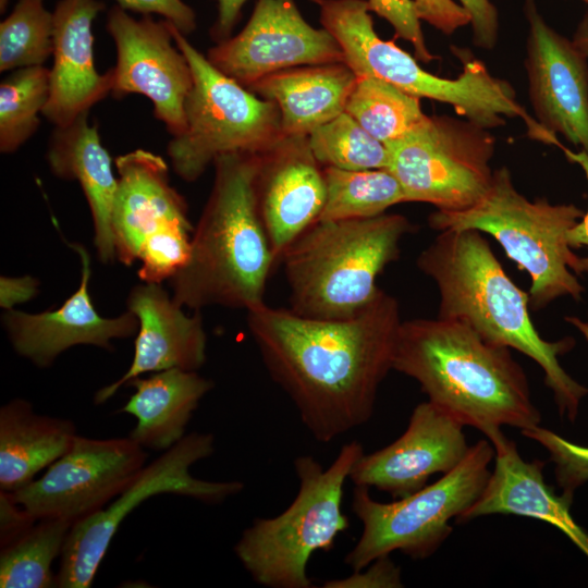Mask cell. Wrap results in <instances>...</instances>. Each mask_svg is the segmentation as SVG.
<instances>
[{
  "label": "cell",
  "mask_w": 588,
  "mask_h": 588,
  "mask_svg": "<svg viewBox=\"0 0 588 588\" xmlns=\"http://www.w3.org/2000/svg\"><path fill=\"white\" fill-rule=\"evenodd\" d=\"M400 305L382 289L356 315L314 319L266 303L247 310V326L272 380L321 443L366 424L380 384L393 369Z\"/></svg>",
  "instance_id": "obj_1"
},
{
  "label": "cell",
  "mask_w": 588,
  "mask_h": 588,
  "mask_svg": "<svg viewBox=\"0 0 588 588\" xmlns=\"http://www.w3.org/2000/svg\"><path fill=\"white\" fill-rule=\"evenodd\" d=\"M510 350L463 322L416 318L400 326L393 370L416 380L428 401L485 436L504 426L534 428L541 414Z\"/></svg>",
  "instance_id": "obj_2"
},
{
  "label": "cell",
  "mask_w": 588,
  "mask_h": 588,
  "mask_svg": "<svg viewBox=\"0 0 588 588\" xmlns=\"http://www.w3.org/2000/svg\"><path fill=\"white\" fill-rule=\"evenodd\" d=\"M439 291L438 317L463 322L488 342L514 348L541 367L561 417L574 421L588 388L561 366L575 341L544 340L529 315L528 293L507 275L481 232L440 231L417 258Z\"/></svg>",
  "instance_id": "obj_3"
},
{
  "label": "cell",
  "mask_w": 588,
  "mask_h": 588,
  "mask_svg": "<svg viewBox=\"0 0 588 588\" xmlns=\"http://www.w3.org/2000/svg\"><path fill=\"white\" fill-rule=\"evenodd\" d=\"M260 155L216 159L212 188L191 241L186 264L169 280L182 307L244 308L264 302L278 260L261 221L255 181Z\"/></svg>",
  "instance_id": "obj_4"
},
{
  "label": "cell",
  "mask_w": 588,
  "mask_h": 588,
  "mask_svg": "<svg viewBox=\"0 0 588 588\" xmlns=\"http://www.w3.org/2000/svg\"><path fill=\"white\" fill-rule=\"evenodd\" d=\"M319 5L323 28L336 39L344 62L356 76H376L415 97L448 103L457 114L486 130L505 125V119H520L531 139L560 145L556 135L541 126L517 101L511 84L493 76L480 60L458 49L456 56L463 63L458 76H437L393 41L377 35L367 0H323Z\"/></svg>",
  "instance_id": "obj_5"
},
{
  "label": "cell",
  "mask_w": 588,
  "mask_h": 588,
  "mask_svg": "<svg viewBox=\"0 0 588 588\" xmlns=\"http://www.w3.org/2000/svg\"><path fill=\"white\" fill-rule=\"evenodd\" d=\"M413 231L397 213L367 219L318 220L282 254L290 309L314 319L350 318L381 291L377 278L396 260Z\"/></svg>",
  "instance_id": "obj_6"
},
{
  "label": "cell",
  "mask_w": 588,
  "mask_h": 588,
  "mask_svg": "<svg viewBox=\"0 0 588 588\" xmlns=\"http://www.w3.org/2000/svg\"><path fill=\"white\" fill-rule=\"evenodd\" d=\"M584 213L573 204L529 200L516 189L509 169L501 167L493 170L488 191L474 206L437 210L429 225L437 231L476 230L493 236L528 273L529 307L537 311L563 296L579 301L585 291L574 274L581 273V257L567 242V232Z\"/></svg>",
  "instance_id": "obj_7"
},
{
  "label": "cell",
  "mask_w": 588,
  "mask_h": 588,
  "mask_svg": "<svg viewBox=\"0 0 588 588\" xmlns=\"http://www.w3.org/2000/svg\"><path fill=\"white\" fill-rule=\"evenodd\" d=\"M364 454L358 441L344 444L328 468L310 455L294 460L298 491L272 518H256L234 546L243 567L268 588H310L307 564L316 551H330L350 527L342 512L343 487Z\"/></svg>",
  "instance_id": "obj_8"
},
{
  "label": "cell",
  "mask_w": 588,
  "mask_h": 588,
  "mask_svg": "<svg viewBox=\"0 0 588 588\" xmlns=\"http://www.w3.org/2000/svg\"><path fill=\"white\" fill-rule=\"evenodd\" d=\"M493 458L492 443L481 439L436 482L390 503L373 500L368 487L355 486L352 511L363 529L345 555V564L359 571L394 551L414 560L432 555L452 532L451 520L461 516L482 492Z\"/></svg>",
  "instance_id": "obj_9"
},
{
  "label": "cell",
  "mask_w": 588,
  "mask_h": 588,
  "mask_svg": "<svg viewBox=\"0 0 588 588\" xmlns=\"http://www.w3.org/2000/svg\"><path fill=\"white\" fill-rule=\"evenodd\" d=\"M170 28L193 73L184 131L167 147L175 174L194 182L222 155L269 150L283 137L278 107L220 72L185 35Z\"/></svg>",
  "instance_id": "obj_10"
},
{
  "label": "cell",
  "mask_w": 588,
  "mask_h": 588,
  "mask_svg": "<svg viewBox=\"0 0 588 588\" xmlns=\"http://www.w3.org/2000/svg\"><path fill=\"white\" fill-rule=\"evenodd\" d=\"M215 452V436L193 432L159 457L146 464L138 475L110 503L72 525L56 574L58 588H88L121 523L142 502L170 493L207 504H219L238 494L241 481H210L194 477L191 467Z\"/></svg>",
  "instance_id": "obj_11"
},
{
  "label": "cell",
  "mask_w": 588,
  "mask_h": 588,
  "mask_svg": "<svg viewBox=\"0 0 588 588\" xmlns=\"http://www.w3.org/2000/svg\"><path fill=\"white\" fill-rule=\"evenodd\" d=\"M385 145L388 169L400 182L406 201L461 211L474 206L491 184L494 137L467 120L426 115Z\"/></svg>",
  "instance_id": "obj_12"
},
{
  "label": "cell",
  "mask_w": 588,
  "mask_h": 588,
  "mask_svg": "<svg viewBox=\"0 0 588 588\" xmlns=\"http://www.w3.org/2000/svg\"><path fill=\"white\" fill-rule=\"evenodd\" d=\"M147 457L130 436L93 439L78 434L39 478L12 495L37 519L58 518L73 525L110 503L138 475Z\"/></svg>",
  "instance_id": "obj_13"
},
{
  "label": "cell",
  "mask_w": 588,
  "mask_h": 588,
  "mask_svg": "<svg viewBox=\"0 0 588 588\" xmlns=\"http://www.w3.org/2000/svg\"><path fill=\"white\" fill-rule=\"evenodd\" d=\"M107 30L117 51L111 94L115 98L130 94L147 97L155 118L172 137L180 135L185 127L184 106L193 87V73L170 24L149 15L136 20L115 5L108 13Z\"/></svg>",
  "instance_id": "obj_14"
},
{
  "label": "cell",
  "mask_w": 588,
  "mask_h": 588,
  "mask_svg": "<svg viewBox=\"0 0 588 588\" xmlns=\"http://www.w3.org/2000/svg\"><path fill=\"white\" fill-rule=\"evenodd\" d=\"M207 59L248 89L282 70L344 62V53L330 32L304 20L294 0H258L245 27L209 49Z\"/></svg>",
  "instance_id": "obj_15"
},
{
  "label": "cell",
  "mask_w": 588,
  "mask_h": 588,
  "mask_svg": "<svg viewBox=\"0 0 588 588\" xmlns=\"http://www.w3.org/2000/svg\"><path fill=\"white\" fill-rule=\"evenodd\" d=\"M524 13L525 68L535 118L588 154V58L544 21L535 0H524Z\"/></svg>",
  "instance_id": "obj_16"
},
{
  "label": "cell",
  "mask_w": 588,
  "mask_h": 588,
  "mask_svg": "<svg viewBox=\"0 0 588 588\" xmlns=\"http://www.w3.org/2000/svg\"><path fill=\"white\" fill-rule=\"evenodd\" d=\"M464 426L430 401L418 404L406 430L392 443L363 454L350 474L355 486L376 488L393 499L424 488L438 473L454 468L467 454Z\"/></svg>",
  "instance_id": "obj_17"
},
{
  "label": "cell",
  "mask_w": 588,
  "mask_h": 588,
  "mask_svg": "<svg viewBox=\"0 0 588 588\" xmlns=\"http://www.w3.org/2000/svg\"><path fill=\"white\" fill-rule=\"evenodd\" d=\"M81 259L77 290L53 310L28 314L9 309L1 316L13 350L39 368L50 367L60 354L76 345L113 350V340L127 339L138 331V319L131 310L118 317H102L89 294L91 261L78 243H66Z\"/></svg>",
  "instance_id": "obj_18"
},
{
  "label": "cell",
  "mask_w": 588,
  "mask_h": 588,
  "mask_svg": "<svg viewBox=\"0 0 588 588\" xmlns=\"http://www.w3.org/2000/svg\"><path fill=\"white\" fill-rule=\"evenodd\" d=\"M255 189L261 221L280 259L319 220L326 204L323 170L308 136H283L260 155Z\"/></svg>",
  "instance_id": "obj_19"
},
{
  "label": "cell",
  "mask_w": 588,
  "mask_h": 588,
  "mask_svg": "<svg viewBox=\"0 0 588 588\" xmlns=\"http://www.w3.org/2000/svg\"><path fill=\"white\" fill-rule=\"evenodd\" d=\"M126 307L139 322L133 359L118 380L96 392L97 405L135 377L171 368L197 371L206 363L207 335L200 310L186 315L161 284L146 282L132 287Z\"/></svg>",
  "instance_id": "obj_20"
},
{
  "label": "cell",
  "mask_w": 588,
  "mask_h": 588,
  "mask_svg": "<svg viewBox=\"0 0 588 588\" xmlns=\"http://www.w3.org/2000/svg\"><path fill=\"white\" fill-rule=\"evenodd\" d=\"M103 9L99 0H60L56 5L50 91L42 111L54 127L72 123L111 94V69L100 74L94 60L93 23Z\"/></svg>",
  "instance_id": "obj_21"
},
{
  "label": "cell",
  "mask_w": 588,
  "mask_h": 588,
  "mask_svg": "<svg viewBox=\"0 0 588 588\" xmlns=\"http://www.w3.org/2000/svg\"><path fill=\"white\" fill-rule=\"evenodd\" d=\"M486 437L494 450V468L478 499L455 523L492 514L539 519L560 529L588 558V531L569 511L574 494L562 491L558 495L544 481V462L525 461L501 429Z\"/></svg>",
  "instance_id": "obj_22"
},
{
  "label": "cell",
  "mask_w": 588,
  "mask_h": 588,
  "mask_svg": "<svg viewBox=\"0 0 588 588\" xmlns=\"http://www.w3.org/2000/svg\"><path fill=\"white\" fill-rule=\"evenodd\" d=\"M118 188L111 226L117 259L131 266L145 237L171 221H189L184 197L171 185L159 155L135 149L115 159Z\"/></svg>",
  "instance_id": "obj_23"
},
{
  "label": "cell",
  "mask_w": 588,
  "mask_h": 588,
  "mask_svg": "<svg viewBox=\"0 0 588 588\" xmlns=\"http://www.w3.org/2000/svg\"><path fill=\"white\" fill-rule=\"evenodd\" d=\"M86 112L72 123L54 127L47 147L50 171L59 179L77 181L86 197L94 226L98 259H117L111 215L118 188L112 159L101 143L98 127L88 122Z\"/></svg>",
  "instance_id": "obj_24"
},
{
  "label": "cell",
  "mask_w": 588,
  "mask_h": 588,
  "mask_svg": "<svg viewBox=\"0 0 588 588\" xmlns=\"http://www.w3.org/2000/svg\"><path fill=\"white\" fill-rule=\"evenodd\" d=\"M356 79L352 69L339 62L282 70L248 89L278 107L283 136H308L345 111Z\"/></svg>",
  "instance_id": "obj_25"
},
{
  "label": "cell",
  "mask_w": 588,
  "mask_h": 588,
  "mask_svg": "<svg viewBox=\"0 0 588 588\" xmlns=\"http://www.w3.org/2000/svg\"><path fill=\"white\" fill-rule=\"evenodd\" d=\"M125 385L134 393L119 413L132 415L136 424L130 437L144 449L167 451L185 436V429L213 382L195 370L171 368Z\"/></svg>",
  "instance_id": "obj_26"
},
{
  "label": "cell",
  "mask_w": 588,
  "mask_h": 588,
  "mask_svg": "<svg viewBox=\"0 0 588 588\" xmlns=\"http://www.w3.org/2000/svg\"><path fill=\"white\" fill-rule=\"evenodd\" d=\"M66 418L37 414L13 399L0 408V490L15 492L69 451L77 437Z\"/></svg>",
  "instance_id": "obj_27"
},
{
  "label": "cell",
  "mask_w": 588,
  "mask_h": 588,
  "mask_svg": "<svg viewBox=\"0 0 588 588\" xmlns=\"http://www.w3.org/2000/svg\"><path fill=\"white\" fill-rule=\"evenodd\" d=\"M72 524L40 518L21 536L0 547L1 588L56 587L52 564L60 558Z\"/></svg>",
  "instance_id": "obj_28"
},
{
  "label": "cell",
  "mask_w": 588,
  "mask_h": 588,
  "mask_svg": "<svg viewBox=\"0 0 588 588\" xmlns=\"http://www.w3.org/2000/svg\"><path fill=\"white\" fill-rule=\"evenodd\" d=\"M326 204L319 220L367 219L406 203L389 169L344 170L324 167Z\"/></svg>",
  "instance_id": "obj_29"
},
{
  "label": "cell",
  "mask_w": 588,
  "mask_h": 588,
  "mask_svg": "<svg viewBox=\"0 0 588 588\" xmlns=\"http://www.w3.org/2000/svg\"><path fill=\"white\" fill-rule=\"evenodd\" d=\"M345 112L383 144L404 136L426 118L420 98L371 75L357 76Z\"/></svg>",
  "instance_id": "obj_30"
},
{
  "label": "cell",
  "mask_w": 588,
  "mask_h": 588,
  "mask_svg": "<svg viewBox=\"0 0 588 588\" xmlns=\"http://www.w3.org/2000/svg\"><path fill=\"white\" fill-rule=\"evenodd\" d=\"M49 69L14 70L0 84V151L15 152L38 130L49 99Z\"/></svg>",
  "instance_id": "obj_31"
},
{
  "label": "cell",
  "mask_w": 588,
  "mask_h": 588,
  "mask_svg": "<svg viewBox=\"0 0 588 588\" xmlns=\"http://www.w3.org/2000/svg\"><path fill=\"white\" fill-rule=\"evenodd\" d=\"M308 143L316 160L324 167L370 170L389 166L387 145L345 111L315 128Z\"/></svg>",
  "instance_id": "obj_32"
},
{
  "label": "cell",
  "mask_w": 588,
  "mask_h": 588,
  "mask_svg": "<svg viewBox=\"0 0 588 588\" xmlns=\"http://www.w3.org/2000/svg\"><path fill=\"white\" fill-rule=\"evenodd\" d=\"M53 52V13L44 0H19L0 24V71L44 65Z\"/></svg>",
  "instance_id": "obj_33"
},
{
  "label": "cell",
  "mask_w": 588,
  "mask_h": 588,
  "mask_svg": "<svg viewBox=\"0 0 588 588\" xmlns=\"http://www.w3.org/2000/svg\"><path fill=\"white\" fill-rule=\"evenodd\" d=\"M191 221H171L148 234L140 247L138 277L146 283L170 280L188 260Z\"/></svg>",
  "instance_id": "obj_34"
},
{
  "label": "cell",
  "mask_w": 588,
  "mask_h": 588,
  "mask_svg": "<svg viewBox=\"0 0 588 588\" xmlns=\"http://www.w3.org/2000/svg\"><path fill=\"white\" fill-rule=\"evenodd\" d=\"M522 434L541 444L554 464L555 480L562 491L573 493L588 481V448L573 443L543 427L520 430Z\"/></svg>",
  "instance_id": "obj_35"
},
{
  "label": "cell",
  "mask_w": 588,
  "mask_h": 588,
  "mask_svg": "<svg viewBox=\"0 0 588 588\" xmlns=\"http://www.w3.org/2000/svg\"><path fill=\"white\" fill-rule=\"evenodd\" d=\"M370 11L385 19L394 28L397 37L412 44L415 58L430 62L436 57L429 51L412 0H367Z\"/></svg>",
  "instance_id": "obj_36"
},
{
  "label": "cell",
  "mask_w": 588,
  "mask_h": 588,
  "mask_svg": "<svg viewBox=\"0 0 588 588\" xmlns=\"http://www.w3.org/2000/svg\"><path fill=\"white\" fill-rule=\"evenodd\" d=\"M324 588H399L403 587L401 568L389 555L381 556L346 578L326 581Z\"/></svg>",
  "instance_id": "obj_37"
},
{
  "label": "cell",
  "mask_w": 588,
  "mask_h": 588,
  "mask_svg": "<svg viewBox=\"0 0 588 588\" xmlns=\"http://www.w3.org/2000/svg\"><path fill=\"white\" fill-rule=\"evenodd\" d=\"M124 10L143 14L156 13L172 24L183 35L196 28V16L191 7L182 0H115Z\"/></svg>",
  "instance_id": "obj_38"
},
{
  "label": "cell",
  "mask_w": 588,
  "mask_h": 588,
  "mask_svg": "<svg viewBox=\"0 0 588 588\" xmlns=\"http://www.w3.org/2000/svg\"><path fill=\"white\" fill-rule=\"evenodd\" d=\"M417 15L446 35L470 24L468 12L453 0H412Z\"/></svg>",
  "instance_id": "obj_39"
},
{
  "label": "cell",
  "mask_w": 588,
  "mask_h": 588,
  "mask_svg": "<svg viewBox=\"0 0 588 588\" xmlns=\"http://www.w3.org/2000/svg\"><path fill=\"white\" fill-rule=\"evenodd\" d=\"M470 16L474 44L486 50L495 47L499 38V14L490 0H458Z\"/></svg>",
  "instance_id": "obj_40"
},
{
  "label": "cell",
  "mask_w": 588,
  "mask_h": 588,
  "mask_svg": "<svg viewBox=\"0 0 588 588\" xmlns=\"http://www.w3.org/2000/svg\"><path fill=\"white\" fill-rule=\"evenodd\" d=\"M37 520L12 493L0 490V547L8 544Z\"/></svg>",
  "instance_id": "obj_41"
},
{
  "label": "cell",
  "mask_w": 588,
  "mask_h": 588,
  "mask_svg": "<svg viewBox=\"0 0 588 588\" xmlns=\"http://www.w3.org/2000/svg\"><path fill=\"white\" fill-rule=\"evenodd\" d=\"M39 291V281L32 275L0 278V306L4 310L33 299Z\"/></svg>",
  "instance_id": "obj_42"
},
{
  "label": "cell",
  "mask_w": 588,
  "mask_h": 588,
  "mask_svg": "<svg viewBox=\"0 0 588 588\" xmlns=\"http://www.w3.org/2000/svg\"><path fill=\"white\" fill-rule=\"evenodd\" d=\"M562 151L566 159L578 164L585 173L588 182V154L584 150L574 152L563 147ZM567 242L572 248L588 247V210L583 218L567 232ZM588 273V256L581 257V273Z\"/></svg>",
  "instance_id": "obj_43"
},
{
  "label": "cell",
  "mask_w": 588,
  "mask_h": 588,
  "mask_svg": "<svg viewBox=\"0 0 588 588\" xmlns=\"http://www.w3.org/2000/svg\"><path fill=\"white\" fill-rule=\"evenodd\" d=\"M218 1V20L212 29V36L222 41L229 38L233 29L240 12L247 0H217ZM320 4L323 0H311Z\"/></svg>",
  "instance_id": "obj_44"
},
{
  "label": "cell",
  "mask_w": 588,
  "mask_h": 588,
  "mask_svg": "<svg viewBox=\"0 0 588 588\" xmlns=\"http://www.w3.org/2000/svg\"><path fill=\"white\" fill-rule=\"evenodd\" d=\"M573 42L588 58V10L574 33Z\"/></svg>",
  "instance_id": "obj_45"
},
{
  "label": "cell",
  "mask_w": 588,
  "mask_h": 588,
  "mask_svg": "<svg viewBox=\"0 0 588 588\" xmlns=\"http://www.w3.org/2000/svg\"><path fill=\"white\" fill-rule=\"evenodd\" d=\"M565 321L574 326L588 341V322L575 316L565 317Z\"/></svg>",
  "instance_id": "obj_46"
},
{
  "label": "cell",
  "mask_w": 588,
  "mask_h": 588,
  "mask_svg": "<svg viewBox=\"0 0 588 588\" xmlns=\"http://www.w3.org/2000/svg\"><path fill=\"white\" fill-rule=\"evenodd\" d=\"M8 2H9V0H0V11H1V13L4 12V10H5L7 5H8Z\"/></svg>",
  "instance_id": "obj_47"
},
{
  "label": "cell",
  "mask_w": 588,
  "mask_h": 588,
  "mask_svg": "<svg viewBox=\"0 0 588 588\" xmlns=\"http://www.w3.org/2000/svg\"><path fill=\"white\" fill-rule=\"evenodd\" d=\"M580 1H583V2H585V3H587V4H588V0H580Z\"/></svg>",
  "instance_id": "obj_48"
}]
</instances>
